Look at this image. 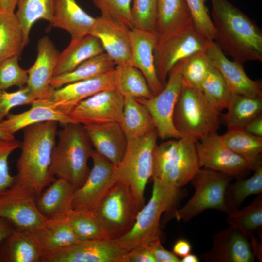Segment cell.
I'll use <instances>...</instances> for the list:
<instances>
[{
	"mask_svg": "<svg viewBox=\"0 0 262 262\" xmlns=\"http://www.w3.org/2000/svg\"><path fill=\"white\" fill-rule=\"evenodd\" d=\"M124 104V97L115 88L107 89L80 102L69 115L82 125L120 123Z\"/></svg>",
	"mask_w": 262,
	"mask_h": 262,
	"instance_id": "obj_15",
	"label": "cell"
},
{
	"mask_svg": "<svg viewBox=\"0 0 262 262\" xmlns=\"http://www.w3.org/2000/svg\"><path fill=\"white\" fill-rule=\"evenodd\" d=\"M31 231L43 251L61 249L79 241L66 218L57 220L46 219L41 225Z\"/></svg>",
	"mask_w": 262,
	"mask_h": 262,
	"instance_id": "obj_30",
	"label": "cell"
},
{
	"mask_svg": "<svg viewBox=\"0 0 262 262\" xmlns=\"http://www.w3.org/2000/svg\"><path fill=\"white\" fill-rule=\"evenodd\" d=\"M227 109L223 118L228 129H243L248 123L262 115V97L233 94Z\"/></svg>",
	"mask_w": 262,
	"mask_h": 262,
	"instance_id": "obj_34",
	"label": "cell"
},
{
	"mask_svg": "<svg viewBox=\"0 0 262 262\" xmlns=\"http://www.w3.org/2000/svg\"><path fill=\"white\" fill-rule=\"evenodd\" d=\"M201 258L208 262H253L255 259L249 238L231 226L213 235L211 249Z\"/></svg>",
	"mask_w": 262,
	"mask_h": 262,
	"instance_id": "obj_17",
	"label": "cell"
},
{
	"mask_svg": "<svg viewBox=\"0 0 262 262\" xmlns=\"http://www.w3.org/2000/svg\"><path fill=\"white\" fill-rule=\"evenodd\" d=\"M186 1L196 29L207 40L213 41L215 31L212 20L210 17L206 8V0Z\"/></svg>",
	"mask_w": 262,
	"mask_h": 262,
	"instance_id": "obj_47",
	"label": "cell"
},
{
	"mask_svg": "<svg viewBox=\"0 0 262 262\" xmlns=\"http://www.w3.org/2000/svg\"><path fill=\"white\" fill-rule=\"evenodd\" d=\"M196 145L201 167L238 180L246 177L251 170L246 161L228 147L217 132L196 142Z\"/></svg>",
	"mask_w": 262,
	"mask_h": 262,
	"instance_id": "obj_14",
	"label": "cell"
},
{
	"mask_svg": "<svg viewBox=\"0 0 262 262\" xmlns=\"http://www.w3.org/2000/svg\"><path fill=\"white\" fill-rule=\"evenodd\" d=\"M19 146L20 143L15 139H0V195L15 182V176H12L9 171L8 159L11 154Z\"/></svg>",
	"mask_w": 262,
	"mask_h": 262,
	"instance_id": "obj_49",
	"label": "cell"
},
{
	"mask_svg": "<svg viewBox=\"0 0 262 262\" xmlns=\"http://www.w3.org/2000/svg\"><path fill=\"white\" fill-rule=\"evenodd\" d=\"M18 55L8 58L0 63V90L14 86L19 88L27 85L28 70L22 68L18 63Z\"/></svg>",
	"mask_w": 262,
	"mask_h": 262,
	"instance_id": "obj_45",
	"label": "cell"
},
{
	"mask_svg": "<svg viewBox=\"0 0 262 262\" xmlns=\"http://www.w3.org/2000/svg\"><path fill=\"white\" fill-rule=\"evenodd\" d=\"M213 41L225 54L242 65L262 61V31L256 23L228 0H210Z\"/></svg>",
	"mask_w": 262,
	"mask_h": 262,
	"instance_id": "obj_1",
	"label": "cell"
},
{
	"mask_svg": "<svg viewBox=\"0 0 262 262\" xmlns=\"http://www.w3.org/2000/svg\"><path fill=\"white\" fill-rule=\"evenodd\" d=\"M74 191L66 180L55 179L37 198V209L46 219H65L73 209Z\"/></svg>",
	"mask_w": 262,
	"mask_h": 262,
	"instance_id": "obj_25",
	"label": "cell"
},
{
	"mask_svg": "<svg viewBox=\"0 0 262 262\" xmlns=\"http://www.w3.org/2000/svg\"><path fill=\"white\" fill-rule=\"evenodd\" d=\"M227 223L246 234L250 241L256 239L254 233L262 227V195H257L252 202L227 214Z\"/></svg>",
	"mask_w": 262,
	"mask_h": 262,
	"instance_id": "obj_38",
	"label": "cell"
},
{
	"mask_svg": "<svg viewBox=\"0 0 262 262\" xmlns=\"http://www.w3.org/2000/svg\"><path fill=\"white\" fill-rule=\"evenodd\" d=\"M15 229L9 221L0 217V245Z\"/></svg>",
	"mask_w": 262,
	"mask_h": 262,
	"instance_id": "obj_54",
	"label": "cell"
},
{
	"mask_svg": "<svg viewBox=\"0 0 262 262\" xmlns=\"http://www.w3.org/2000/svg\"><path fill=\"white\" fill-rule=\"evenodd\" d=\"M179 139L169 140L156 145L153 152L152 178L161 181L164 180L177 154Z\"/></svg>",
	"mask_w": 262,
	"mask_h": 262,
	"instance_id": "obj_44",
	"label": "cell"
},
{
	"mask_svg": "<svg viewBox=\"0 0 262 262\" xmlns=\"http://www.w3.org/2000/svg\"><path fill=\"white\" fill-rule=\"evenodd\" d=\"M156 262H180L181 259L173 252L165 249L161 240L154 242L147 246Z\"/></svg>",
	"mask_w": 262,
	"mask_h": 262,
	"instance_id": "obj_51",
	"label": "cell"
},
{
	"mask_svg": "<svg viewBox=\"0 0 262 262\" xmlns=\"http://www.w3.org/2000/svg\"><path fill=\"white\" fill-rule=\"evenodd\" d=\"M57 135L58 141L53 150L50 172L54 178L66 180L75 190L82 185L88 175V160L93 150L81 124L63 125Z\"/></svg>",
	"mask_w": 262,
	"mask_h": 262,
	"instance_id": "obj_3",
	"label": "cell"
},
{
	"mask_svg": "<svg viewBox=\"0 0 262 262\" xmlns=\"http://www.w3.org/2000/svg\"><path fill=\"white\" fill-rule=\"evenodd\" d=\"M115 88L124 98H149L154 95L142 73L129 62L116 65Z\"/></svg>",
	"mask_w": 262,
	"mask_h": 262,
	"instance_id": "obj_35",
	"label": "cell"
},
{
	"mask_svg": "<svg viewBox=\"0 0 262 262\" xmlns=\"http://www.w3.org/2000/svg\"><path fill=\"white\" fill-rule=\"evenodd\" d=\"M213 64L205 51L197 52L182 60L183 83L200 90Z\"/></svg>",
	"mask_w": 262,
	"mask_h": 262,
	"instance_id": "obj_42",
	"label": "cell"
},
{
	"mask_svg": "<svg viewBox=\"0 0 262 262\" xmlns=\"http://www.w3.org/2000/svg\"><path fill=\"white\" fill-rule=\"evenodd\" d=\"M123 262H156L148 246H140L127 251Z\"/></svg>",
	"mask_w": 262,
	"mask_h": 262,
	"instance_id": "obj_50",
	"label": "cell"
},
{
	"mask_svg": "<svg viewBox=\"0 0 262 262\" xmlns=\"http://www.w3.org/2000/svg\"><path fill=\"white\" fill-rule=\"evenodd\" d=\"M30 109L17 114H9L6 119L0 122V128L14 135L21 129L35 124L55 121L63 125L77 123L69 115L55 109L46 99H36Z\"/></svg>",
	"mask_w": 262,
	"mask_h": 262,
	"instance_id": "obj_23",
	"label": "cell"
},
{
	"mask_svg": "<svg viewBox=\"0 0 262 262\" xmlns=\"http://www.w3.org/2000/svg\"><path fill=\"white\" fill-rule=\"evenodd\" d=\"M191 245L186 240H178L173 247V252L178 257H183L191 253Z\"/></svg>",
	"mask_w": 262,
	"mask_h": 262,
	"instance_id": "obj_53",
	"label": "cell"
},
{
	"mask_svg": "<svg viewBox=\"0 0 262 262\" xmlns=\"http://www.w3.org/2000/svg\"><path fill=\"white\" fill-rule=\"evenodd\" d=\"M97 19L83 10L76 0H55L50 24L66 31L71 39H75L90 34Z\"/></svg>",
	"mask_w": 262,
	"mask_h": 262,
	"instance_id": "obj_24",
	"label": "cell"
},
{
	"mask_svg": "<svg viewBox=\"0 0 262 262\" xmlns=\"http://www.w3.org/2000/svg\"><path fill=\"white\" fill-rule=\"evenodd\" d=\"M55 0H19L16 16L22 29L25 45L29 42L32 27L38 20L51 23Z\"/></svg>",
	"mask_w": 262,
	"mask_h": 262,
	"instance_id": "obj_37",
	"label": "cell"
},
{
	"mask_svg": "<svg viewBox=\"0 0 262 262\" xmlns=\"http://www.w3.org/2000/svg\"><path fill=\"white\" fill-rule=\"evenodd\" d=\"M43 252L31 230L15 229L0 245V262H41Z\"/></svg>",
	"mask_w": 262,
	"mask_h": 262,
	"instance_id": "obj_28",
	"label": "cell"
},
{
	"mask_svg": "<svg viewBox=\"0 0 262 262\" xmlns=\"http://www.w3.org/2000/svg\"><path fill=\"white\" fill-rule=\"evenodd\" d=\"M220 137L228 147L246 161L251 170L262 165V137L242 129H228Z\"/></svg>",
	"mask_w": 262,
	"mask_h": 262,
	"instance_id": "obj_31",
	"label": "cell"
},
{
	"mask_svg": "<svg viewBox=\"0 0 262 262\" xmlns=\"http://www.w3.org/2000/svg\"><path fill=\"white\" fill-rule=\"evenodd\" d=\"M243 129L253 135L262 137V115L248 123Z\"/></svg>",
	"mask_w": 262,
	"mask_h": 262,
	"instance_id": "obj_52",
	"label": "cell"
},
{
	"mask_svg": "<svg viewBox=\"0 0 262 262\" xmlns=\"http://www.w3.org/2000/svg\"><path fill=\"white\" fill-rule=\"evenodd\" d=\"M200 90L219 112L227 109L233 94L221 73L213 65L203 82Z\"/></svg>",
	"mask_w": 262,
	"mask_h": 262,
	"instance_id": "obj_40",
	"label": "cell"
},
{
	"mask_svg": "<svg viewBox=\"0 0 262 262\" xmlns=\"http://www.w3.org/2000/svg\"><path fill=\"white\" fill-rule=\"evenodd\" d=\"M25 46L23 32L15 13H0V63L19 56Z\"/></svg>",
	"mask_w": 262,
	"mask_h": 262,
	"instance_id": "obj_36",
	"label": "cell"
},
{
	"mask_svg": "<svg viewBox=\"0 0 262 262\" xmlns=\"http://www.w3.org/2000/svg\"><path fill=\"white\" fill-rule=\"evenodd\" d=\"M131 15L134 27L155 32L157 0H132Z\"/></svg>",
	"mask_w": 262,
	"mask_h": 262,
	"instance_id": "obj_46",
	"label": "cell"
},
{
	"mask_svg": "<svg viewBox=\"0 0 262 262\" xmlns=\"http://www.w3.org/2000/svg\"><path fill=\"white\" fill-rule=\"evenodd\" d=\"M66 220L79 241L110 239L94 211L72 209Z\"/></svg>",
	"mask_w": 262,
	"mask_h": 262,
	"instance_id": "obj_39",
	"label": "cell"
},
{
	"mask_svg": "<svg viewBox=\"0 0 262 262\" xmlns=\"http://www.w3.org/2000/svg\"><path fill=\"white\" fill-rule=\"evenodd\" d=\"M253 175L246 179H239L230 183L226 190V199L228 205L234 210L249 196L262 192V165L254 171Z\"/></svg>",
	"mask_w": 262,
	"mask_h": 262,
	"instance_id": "obj_41",
	"label": "cell"
},
{
	"mask_svg": "<svg viewBox=\"0 0 262 262\" xmlns=\"http://www.w3.org/2000/svg\"><path fill=\"white\" fill-rule=\"evenodd\" d=\"M115 63L105 52H103L84 61L69 72L54 76L50 86L55 89L72 82L92 78L115 69Z\"/></svg>",
	"mask_w": 262,
	"mask_h": 262,
	"instance_id": "obj_33",
	"label": "cell"
},
{
	"mask_svg": "<svg viewBox=\"0 0 262 262\" xmlns=\"http://www.w3.org/2000/svg\"><path fill=\"white\" fill-rule=\"evenodd\" d=\"M57 129L55 121L41 122L23 129L15 180L31 188L37 198L55 179L50 174V167Z\"/></svg>",
	"mask_w": 262,
	"mask_h": 262,
	"instance_id": "obj_2",
	"label": "cell"
},
{
	"mask_svg": "<svg viewBox=\"0 0 262 262\" xmlns=\"http://www.w3.org/2000/svg\"><path fill=\"white\" fill-rule=\"evenodd\" d=\"M206 53L221 73L232 94L262 97L261 83L250 79L243 65L229 60L214 41H210Z\"/></svg>",
	"mask_w": 262,
	"mask_h": 262,
	"instance_id": "obj_19",
	"label": "cell"
},
{
	"mask_svg": "<svg viewBox=\"0 0 262 262\" xmlns=\"http://www.w3.org/2000/svg\"><path fill=\"white\" fill-rule=\"evenodd\" d=\"M91 158L92 168L82 185L74 191L73 209L95 211L116 181L113 164L95 150Z\"/></svg>",
	"mask_w": 262,
	"mask_h": 262,
	"instance_id": "obj_13",
	"label": "cell"
},
{
	"mask_svg": "<svg viewBox=\"0 0 262 262\" xmlns=\"http://www.w3.org/2000/svg\"><path fill=\"white\" fill-rule=\"evenodd\" d=\"M59 54L48 36H44L38 41L37 57L34 64L27 70L26 85L36 99L47 98Z\"/></svg>",
	"mask_w": 262,
	"mask_h": 262,
	"instance_id": "obj_20",
	"label": "cell"
},
{
	"mask_svg": "<svg viewBox=\"0 0 262 262\" xmlns=\"http://www.w3.org/2000/svg\"><path fill=\"white\" fill-rule=\"evenodd\" d=\"M182 60L171 69L166 82L159 93L149 98H136L149 112L158 136L162 139L181 138L174 124L173 114L183 85Z\"/></svg>",
	"mask_w": 262,
	"mask_h": 262,
	"instance_id": "obj_9",
	"label": "cell"
},
{
	"mask_svg": "<svg viewBox=\"0 0 262 262\" xmlns=\"http://www.w3.org/2000/svg\"><path fill=\"white\" fill-rule=\"evenodd\" d=\"M233 178L223 173L201 168L190 181L195 193L181 208L174 211L177 221L187 222L208 209L228 214L232 211L226 199V190Z\"/></svg>",
	"mask_w": 262,
	"mask_h": 262,
	"instance_id": "obj_7",
	"label": "cell"
},
{
	"mask_svg": "<svg viewBox=\"0 0 262 262\" xmlns=\"http://www.w3.org/2000/svg\"><path fill=\"white\" fill-rule=\"evenodd\" d=\"M95 151L117 166L125 154L128 140L119 122L82 125Z\"/></svg>",
	"mask_w": 262,
	"mask_h": 262,
	"instance_id": "obj_21",
	"label": "cell"
},
{
	"mask_svg": "<svg viewBox=\"0 0 262 262\" xmlns=\"http://www.w3.org/2000/svg\"><path fill=\"white\" fill-rule=\"evenodd\" d=\"M139 210L129 186L116 181L94 212L109 238L115 240L131 229Z\"/></svg>",
	"mask_w": 262,
	"mask_h": 262,
	"instance_id": "obj_8",
	"label": "cell"
},
{
	"mask_svg": "<svg viewBox=\"0 0 262 262\" xmlns=\"http://www.w3.org/2000/svg\"><path fill=\"white\" fill-rule=\"evenodd\" d=\"M128 141L141 137L155 129L152 118L145 106L136 98H124L119 123Z\"/></svg>",
	"mask_w": 262,
	"mask_h": 262,
	"instance_id": "obj_32",
	"label": "cell"
},
{
	"mask_svg": "<svg viewBox=\"0 0 262 262\" xmlns=\"http://www.w3.org/2000/svg\"><path fill=\"white\" fill-rule=\"evenodd\" d=\"M153 179L151 198L138 212L132 228L125 235L114 240L127 252L161 240V216L171 210L178 199L179 188L167 185L157 178Z\"/></svg>",
	"mask_w": 262,
	"mask_h": 262,
	"instance_id": "obj_4",
	"label": "cell"
},
{
	"mask_svg": "<svg viewBox=\"0 0 262 262\" xmlns=\"http://www.w3.org/2000/svg\"><path fill=\"white\" fill-rule=\"evenodd\" d=\"M219 114L200 90L183 83L173 114L174 124L181 138L197 142L216 133Z\"/></svg>",
	"mask_w": 262,
	"mask_h": 262,
	"instance_id": "obj_5",
	"label": "cell"
},
{
	"mask_svg": "<svg viewBox=\"0 0 262 262\" xmlns=\"http://www.w3.org/2000/svg\"><path fill=\"white\" fill-rule=\"evenodd\" d=\"M101 16L114 20L129 30L134 28L131 15L132 0H92Z\"/></svg>",
	"mask_w": 262,
	"mask_h": 262,
	"instance_id": "obj_43",
	"label": "cell"
},
{
	"mask_svg": "<svg viewBox=\"0 0 262 262\" xmlns=\"http://www.w3.org/2000/svg\"><path fill=\"white\" fill-rule=\"evenodd\" d=\"M131 46L130 63L144 75L153 94L156 95L164 86L157 75L154 51L158 41L155 32L134 28L129 31Z\"/></svg>",
	"mask_w": 262,
	"mask_h": 262,
	"instance_id": "obj_18",
	"label": "cell"
},
{
	"mask_svg": "<svg viewBox=\"0 0 262 262\" xmlns=\"http://www.w3.org/2000/svg\"><path fill=\"white\" fill-rule=\"evenodd\" d=\"M158 137L155 129L145 135L128 141L120 164L115 166L116 181L129 186L139 210L144 205L146 184L153 173V156Z\"/></svg>",
	"mask_w": 262,
	"mask_h": 262,
	"instance_id": "obj_6",
	"label": "cell"
},
{
	"mask_svg": "<svg viewBox=\"0 0 262 262\" xmlns=\"http://www.w3.org/2000/svg\"><path fill=\"white\" fill-rule=\"evenodd\" d=\"M115 69L102 75L50 88L46 98L59 111L68 115L82 101L103 90L115 87Z\"/></svg>",
	"mask_w": 262,
	"mask_h": 262,
	"instance_id": "obj_16",
	"label": "cell"
},
{
	"mask_svg": "<svg viewBox=\"0 0 262 262\" xmlns=\"http://www.w3.org/2000/svg\"><path fill=\"white\" fill-rule=\"evenodd\" d=\"M194 24L186 0H157L155 33L164 40Z\"/></svg>",
	"mask_w": 262,
	"mask_h": 262,
	"instance_id": "obj_26",
	"label": "cell"
},
{
	"mask_svg": "<svg viewBox=\"0 0 262 262\" xmlns=\"http://www.w3.org/2000/svg\"><path fill=\"white\" fill-rule=\"evenodd\" d=\"M36 199L31 188L15 180L0 195V217L9 221L16 229L34 230L46 219L37 209Z\"/></svg>",
	"mask_w": 262,
	"mask_h": 262,
	"instance_id": "obj_11",
	"label": "cell"
},
{
	"mask_svg": "<svg viewBox=\"0 0 262 262\" xmlns=\"http://www.w3.org/2000/svg\"><path fill=\"white\" fill-rule=\"evenodd\" d=\"M199 259L197 256L195 254L189 253L182 257L180 262H198Z\"/></svg>",
	"mask_w": 262,
	"mask_h": 262,
	"instance_id": "obj_56",
	"label": "cell"
},
{
	"mask_svg": "<svg viewBox=\"0 0 262 262\" xmlns=\"http://www.w3.org/2000/svg\"><path fill=\"white\" fill-rule=\"evenodd\" d=\"M103 52L100 41L92 34L71 39L69 45L59 54L53 76L69 72L84 61Z\"/></svg>",
	"mask_w": 262,
	"mask_h": 262,
	"instance_id": "obj_29",
	"label": "cell"
},
{
	"mask_svg": "<svg viewBox=\"0 0 262 262\" xmlns=\"http://www.w3.org/2000/svg\"><path fill=\"white\" fill-rule=\"evenodd\" d=\"M130 30L102 16L97 17L91 33L100 41L105 52L116 65L130 62L131 46Z\"/></svg>",
	"mask_w": 262,
	"mask_h": 262,
	"instance_id": "obj_22",
	"label": "cell"
},
{
	"mask_svg": "<svg viewBox=\"0 0 262 262\" xmlns=\"http://www.w3.org/2000/svg\"><path fill=\"white\" fill-rule=\"evenodd\" d=\"M179 140V148L173 163L164 180L161 181L180 189L190 182L201 167L196 142L184 137Z\"/></svg>",
	"mask_w": 262,
	"mask_h": 262,
	"instance_id": "obj_27",
	"label": "cell"
},
{
	"mask_svg": "<svg viewBox=\"0 0 262 262\" xmlns=\"http://www.w3.org/2000/svg\"><path fill=\"white\" fill-rule=\"evenodd\" d=\"M126 252L114 240L79 241L61 249L43 251L41 262H123Z\"/></svg>",
	"mask_w": 262,
	"mask_h": 262,
	"instance_id": "obj_12",
	"label": "cell"
},
{
	"mask_svg": "<svg viewBox=\"0 0 262 262\" xmlns=\"http://www.w3.org/2000/svg\"><path fill=\"white\" fill-rule=\"evenodd\" d=\"M209 40L197 31L194 24L162 41H157L154 63L158 78L164 86L168 74L179 61L193 54L205 51Z\"/></svg>",
	"mask_w": 262,
	"mask_h": 262,
	"instance_id": "obj_10",
	"label": "cell"
},
{
	"mask_svg": "<svg viewBox=\"0 0 262 262\" xmlns=\"http://www.w3.org/2000/svg\"><path fill=\"white\" fill-rule=\"evenodd\" d=\"M15 139L14 135H12L0 128V139L11 140Z\"/></svg>",
	"mask_w": 262,
	"mask_h": 262,
	"instance_id": "obj_57",
	"label": "cell"
},
{
	"mask_svg": "<svg viewBox=\"0 0 262 262\" xmlns=\"http://www.w3.org/2000/svg\"><path fill=\"white\" fill-rule=\"evenodd\" d=\"M19 0H0V13L14 14Z\"/></svg>",
	"mask_w": 262,
	"mask_h": 262,
	"instance_id": "obj_55",
	"label": "cell"
},
{
	"mask_svg": "<svg viewBox=\"0 0 262 262\" xmlns=\"http://www.w3.org/2000/svg\"><path fill=\"white\" fill-rule=\"evenodd\" d=\"M35 100V98L27 85L11 92L0 90V122L7 116L12 109L18 106L31 104Z\"/></svg>",
	"mask_w": 262,
	"mask_h": 262,
	"instance_id": "obj_48",
	"label": "cell"
}]
</instances>
